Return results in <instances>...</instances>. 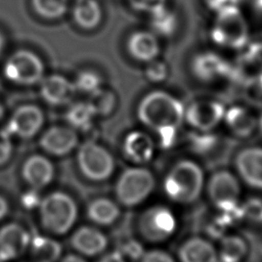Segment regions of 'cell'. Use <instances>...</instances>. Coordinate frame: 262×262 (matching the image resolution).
I'll use <instances>...</instances> for the list:
<instances>
[{
	"label": "cell",
	"instance_id": "37",
	"mask_svg": "<svg viewBox=\"0 0 262 262\" xmlns=\"http://www.w3.org/2000/svg\"><path fill=\"white\" fill-rule=\"evenodd\" d=\"M139 262H176L174 257L165 250L151 249L142 253Z\"/></svg>",
	"mask_w": 262,
	"mask_h": 262
},
{
	"label": "cell",
	"instance_id": "8",
	"mask_svg": "<svg viewBox=\"0 0 262 262\" xmlns=\"http://www.w3.org/2000/svg\"><path fill=\"white\" fill-rule=\"evenodd\" d=\"M4 78L19 86L39 84L45 76L42 58L32 50L18 49L12 52L3 64Z\"/></svg>",
	"mask_w": 262,
	"mask_h": 262
},
{
	"label": "cell",
	"instance_id": "22",
	"mask_svg": "<svg viewBox=\"0 0 262 262\" xmlns=\"http://www.w3.org/2000/svg\"><path fill=\"white\" fill-rule=\"evenodd\" d=\"M127 50L134 59L148 62L158 57L160 53V43L154 33L137 31L129 36L127 40Z\"/></svg>",
	"mask_w": 262,
	"mask_h": 262
},
{
	"label": "cell",
	"instance_id": "17",
	"mask_svg": "<svg viewBox=\"0 0 262 262\" xmlns=\"http://www.w3.org/2000/svg\"><path fill=\"white\" fill-rule=\"evenodd\" d=\"M155 141L141 130L130 131L123 139L122 150L125 158L137 166H143L155 156Z\"/></svg>",
	"mask_w": 262,
	"mask_h": 262
},
{
	"label": "cell",
	"instance_id": "28",
	"mask_svg": "<svg viewBox=\"0 0 262 262\" xmlns=\"http://www.w3.org/2000/svg\"><path fill=\"white\" fill-rule=\"evenodd\" d=\"M35 12L46 19L62 17L69 9V0H32Z\"/></svg>",
	"mask_w": 262,
	"mask_h": 262
},
{
	"label": "cell",
	"instance_id": "36",
	"mask_svg": "<svg viewBox=\"0 0 262 262\" xmlns=\"http://www.w3.org/2000/svg\"><path fill=\"white\" fill-rule=\"evenodd\" d=\"M11 136L6 129L0 130V167L6 165L12 157L13 143Z\"/></svg>",
	"mask_w": 262,
	"mask_h": 262
},
{
	"label": "cell",
	"instance_id": "35",
	"mask_svg": "<svg viewBox=\"0 0 262 262\" xmlns=\"http://www.w3.org/2000/svg\"><path fill=\"white\" fill-rule=\"evenodd\" d=\"M128 2L135 10L152 14L166 7L167 0H128Z\"/></svg>",
	"mask_w": 262,
	"mask_h": 262
},
{
	"label": "cell",
	"instance_id": "47",
	"mask_svg": "<svg viewBox=\"0 0 262 262\" xmlns=\"http://www.w3.org/2000/svg\"><path fill=\"white\" fill-rule=\"evenodd\" d=\"M0 262H1V261H0Z\"/></svg>",
	"mask_w": 262,
	"mask_h": 262
},
{
	"label": "cell",
	"instance_id": "33",
	"mask_svg": "<svg viewBox=\"0 0 262 262\" xmlns=\"http://www.w3.org/2000/svg\"><path fill=\"white\" fill-rule=\"evenodd\" d=\"M245 97L254 105H262V73L247 79Z\"/></svg>",
	"mask_w": 262,
	"mask_h": 262
},
{
	"label": "cell",
	"instance_id": "43",
	"mask_svg": "<svg viewBox=\"0 0 262 262\" xmlns=\"http://www.w3.org/2000/svg\"><path fill=\"white\" fill-rule=\"evenodd\" d=\"M4 48H5V37L4 35L0 32V57L4 51Z\"/></svg>",
	"mask_w": 262,
	"mask_h": 262
},
{
	"label": "cell",
	"instance_id": "46",
	"mask_svg": "<svg viewBox=\"0 0 262 262\" xmlns=\"http://www.w3.org/2000/svg\"><path fill=\"white\" fill-rule=\"evenodd\" d=\"M217 262H220V261H218V260H217Z\"/></svg>",
	"mask_w": 262,
	"mask_h": 262
},
{
	"label": "cell",
	"instance_id": "32",
	"mask_svg": "<svg viewBox=\"0 0 262 262\" xmlns=\"http://www.w3.org/2000/svg\"><path fill=\"white\" fill-rule=\"evenodd\" d=\"M217 144V137L211 131H195L191 136V147L196 154L206 155L212 151Z\"/></svg>",
	"mask_w": 262,
	"mask_h": 262
},
{
	"label": "cell",
	"instance_id": "10",
	"mask_svg": "<svg viewBox=\"0 0 262 262\" xmlns=\"http://www.w3.org/2000/svg\"><path fill=\"white\" fill-rule=\"evenodd\" d=\"M45 122L43 110L34 103L16 107L9 117L6 130L18 138L29 139L37 135Z\"/></svg>",
	"mask_w": 262,
	"mask_h": 262
},
{
	"label": "cell",
	"instance_id": "24",
	"mask_svg": "<svg viewBox=\"0 0 262 262\" xmlns=\"http://www.w3.org/2000/svg\"><path fill=\"white\" fill-rule=\"evenodd\" d=\"M72 14L76 25L87 31L95 29L102 19V9L97 0H76Z\"/></svg>",
	"mask_w": 262,
	"mask_h": 262
},
{
	"label": "cell",
	"instance_id": "15",
	"mask_svg": "<svg viewBox=\"0 0 262 262\" xmlns=\"http://www.w3.org/2000/svg\"><path fill=\"white\" fill-rule=\"evenodd\" d=\"M31 243L27 228L18 222H8L0 227V261H10L20 257Z\"/></svg>",
	"mask_w": 262,
	"mask_h": 262
},
{
	"label": "cell",
	"instance_id": "14",
	"mask_svg": "<svg viewBox=\"0 0 262 262\" xmlns=\"http://www.w3.org/2000/svg\"><path fill=\"white\" fill-rule=\"evenodd\" d=\"M39 145L47 155L64 157L77 148L79 136L70 126H52L41 135Z\"/></svg>",
	"mask_w": 262,
	"mask_h": 262
},
{
	"label": "cell",
	"instance_id": "2",
	"mask_svg": "<svg viewBox=\"0 0 262 262\" xmlns=\"http://www.w3.org/2000/svg\"><path fill=\"white\" fill-rule=\"evenodd\" d=\"M204 185L203 168L194 161L180 160L166 173L163 190L171 202L189 205L201 198Z\"/></svg>",
	"mask_w": 262,
	"mask_h": 262
},
{
	"label": "cell",
	"instance_id": "42",
	"mask_svg": "<svg viewBox=\"0 0 262 262\" xmlns=\"http://www.w3.org/2000/svg\"><path fill=\"white\" fill-rule=\"evenodd\" d=\"M59 262H87V261L82 256L72 253L63 256Z\"/></svg>",
	"mask_w": 262,
	"mask_h": 262
},
{
	"label": "cell",
	"instance_id": "34",
	"mask_svg": "<svg viewBox=\"0 0 262 262\" xmlns=\"http://www.w3.org/2000/svg\"><path fill=\"white\" fill-rule=\"evenodd\" d=\"M144 74L149 82L160 83L166 80L168 76V67L164 61L158 60L156 58L146 62Z\"/></svg>",
	"mask_w": 262,
	"mask_h": 262
},
{
	"label": "cell",
	"instance_id": "5",
	"mask_svg": "<svg viewBox=\"0 0 262 262\" xmlns=\"http://www.w3.org/2000/svg\"><path fill=\"white\" fill-rule=\"evenodd\" d=\"M76 166L83 179L101 184L113 176L116 162L106 147L94 140H86L77 149Z\"/></svg>",
	"mask_w": 262,
	"mask_h": 262
},
{
	"label": "cell",
	"instance_id": "26",
	"mask_svg": "<svg viewBox=\"0 0 262 262\" xmlns=\"http://www.w3.org/2000/svg\"><path fill=\"white\" fill-rule=\"evenodd\" d=\"M249 253V244L238 234L222 235L217 250L220 262H243Z\"/></svg>",
	"mask_w": 262,
	"mask_h": 262
},
{
	"label": "cell",
	"instance_id": "27",
	"mask_svg": "<svg viewBox=\"0 0 262 262\" xmlns=\"http://www.w3.org/2000/svg\"><path fill=\"white\" fill-rule=\"evenodd\" d=\"M96 114L89 101H78L69 107L66 114L67 122L70 127L77 130H88Z\"/></svg>",
	"mask_w": 262,
	"mask_h": 262
},
{
	"label": "cell",
	"instance_id": "39",
	"mask_svg": "<svg viewBox=\"0 0 262 262\" xmlns=\"http://www.w3.org/2000/svg\"><path fill=\"white\" fill-rule=\"evenodd\" d=\"M206 6L214 11L215 13H218L224 9L238 6L239 0H204Z\"/></svg>",
	"mask_w": 262,
	"mask_h": 262
},
{
	"label": "cell",
	"instance_id": "12",
	"mask_svg": "<svg viewBox=\"0 0 262 262\" xmlns=\"http://www.w3.org/2000/svg\"><path fill=\"white\" fill-rule=\"evenodd\" d=\"M20 178L29 188L39 190L52 183L55 178V167L46 156L33 154L23 162Z\"/></svg>",
	"mask_w": 262,
	"mask_h": 262
},
{
	"label": "cell",
	"instance_id": "1",
	"mask_svg": "<svg viewBox=\"0 0 262 262\" xmlns=\"http://www.w3.org/2000/svg\"><path fill=\"white\" fill-rule=\"evenodd\" d=\"M185 107L174 95L154 90L138 102L137 118L147 128L156 131L162 146H171L177 136L178 128L184 121Z\"/></svg>",
	"mask_w": 262,
	"mask_h": 262
},
{
	"label": "cell",
	"instance_id": "4",
	"mask_svg": "<svg viewBox=\"0 0 262 262\" xmlns=\"http://www.w3.org/2000/svg\"><path fill=\"white\" fill-rule=\"evenodd\" d=\"M155 187L154 173L144 166L134 165L126 168L117 177L114 194L120 206L131 209L145 202Z\"/></svg>",
	"mask_w": 262,
	"mask_h": 262
},
{
	"label": "cell",
	"instance_id": "29",
	"mask_svg": "<svg viewBox=\"0 0 262 262\" xmlns=\"http://www.w3.org/2000/svg\"><path fill=\"white\" fill-rule=\"evenodd\" d=\"M150 26L156 33L162 36H172L177 29L176 14L167 7H164L150 14Z\"/></svg>",
	"mask_w": 262,
	"mask_h": 262
},
{
	"label": "cell",
	"instance_id": "23",
	"mask_svg": "<svg viewBox=\"0 0 262 262\" xmlns=\"http://www.w3.org/2000/svg\"><path fill=\"white\" fill-rule=\"evenodd\" d=\"M223 120L228 129L237 137H249L258 127V119L242 105L225 110Z\"/></svg>",
	"mask_w": 262,
	"mask_h": 262
},
{
	"label": "cell",
	"instance_id": "45",
	"mask_svg": "<svg viewBox=\"0 0 262 262\" xmlns=\"http://www.w3.org/2000/svg\"><path fill=\"white\" fill-rule=\"evenodd\" d=\"M258 126L260 127V129H262V116H261V118L258 120Z\"/></svg>",
	"mask_w": 262,
	"mask_h": 262
},
{
	"label": "cell",
	"instance_id": "25",
	"mask_svg": "<svg viewBox=\"0 0 262 262\" xmlns=\"http://www.w3.org/2000/svg\"><path fill=\"white\" fill-rule=\"evenodd\" d=\"M32 262H57L62 253L60 243L50 236L36 234L30 243Z\"/></svg>",
	"mask_w": 262,
	"mask_h": 262
},
{
	"label": "cell",
	"instance_id": "7",
	"mask_svg": "<svg viewBox=\"0 0 262 262\" xmlns=\"http://www.w3.org/2000/svg\"><path fill=\"white\" fill-rule=\"evenodd\" d=\"M249 26L238 6L216 13L211 28V39L220 47L244 48L249 41Z\"/></svg>",
	"mask_w": 262,
	"mask_h": 262
},
{
	"label": "cell",
	"instance_id": "38",
	"mask_svg": "<svg viewBox=\"0 0 262 262\" xmlns=\"http://www.w3.org/2000/svg\"><path fill=\"white\" fill-rule=\"evenodd\" d=\"M41 198L38 193V190L29 188L25 192L21 193L20 196V204L25 210L32 211L34 209H37L39 204H40Z\"/></svg>",
	"mask_w": 262,
	"mask_h": 262
},
{
	"label": "cell",
	"instance_id": "30",
	"mask_svg": "<svg viewBox=\"0 0 262 262\" xmlns=\"http://www.w3.org/2000/svg\"><path fill=\"white\" fill-rule=\"evenodd\" d=\"M88 101L92 105L96 116H107L115 110L117 98L113 91L100 87L90 94Z\"/></svg>",
	"mask_w": 262,
	"mask_h": 262
},
{
	"label": "cell",
	"instance_id": "44",
	"mask_svg": "<svg viewBox=\"0 0 262 262\" xmlns=\"http://www.w3.org/2000/svg\"><path fill=\"white\" fill-rule=\"evenodd\" d=\"M254 6L259 12L262 13V0H254Z\"/></svg>",
	"mask_w": 262,
	"mask_h": 262
},
{
	"label": "cell",
	"instance_id": "11",
	"mask_svg": "<svg viewBox=\"0 0 262 262\" xmlns=\"http://www.w3.org/2000/svg\"><path fill=\"white\" fill-rule=\"evenodd\" d=\"M224 105L216 100H198L184 111V120L195 131H212L223 120Z\"/></svg>",
	"mask_w": 262,
	"mask_h": 262
},
{
	"label": "cell",
	"instance_id": "6",
	"mask_svg": "<svg viewBox=\"0 0 262 262\" xmlns=\"http://www.w3.org/2000/svg\"><path fill=\"white\" fill-rule=\"evenodd\" d=\"M138 236L148 244H161L173 236L177 229L174 212L165 205H154L141 211L135 221Z\"/></svg>",
	"mask_w": 262,
	"mask_h": 262
},
{
	"label": "cell",
	"instance_id": "16",
	"mask_svg": "<svg viewBox=\"0 0 262 262\" xmlns=\"http://www.w3.org/2000/svg\"><path fill=\"white\" fill-rule=\"evenodd\" d=\"M69 243L74 251L85 257L101 255L108 247L106 234L96 226L91 225L78 227L72 233Z\"/></svg>",
	"mask_w": 262,
	"mask_h": 262
},
{
	"label": "cell",
	"instance_id": "18",
	"mask_svg": "<svg viewBox=\"0 0 262 262\" xmlns=\"http://www.w3.org/2000/svg\"><path fill=\"white\" fill-rule=\"evenodd\" d=\"M39 85L41 97L44 101L52 105L69 103L77 92L73 81L59 74L44 76Z\"/></svg>",
	"mask_w": 262,
	"mask_h": 262
},
{
	"label": "cell",
	"instance_id": "21",
	"mask_svg": "<svg viewBox=\"0 0 262 262\" xmlns=\"http://www.w3.org/2000/svg\"><path fill=\"white\" fill-rule=\"evenodd\" d=\"M121 206L116 200L107 196H96L90 200L86 207L87 219L96 226L108 227L121 217Z\"/></svg>",
	"mask_w": 262,
	"mask_h": 262
},
{
	"label": "cell",
	"instance_id": "19",
	"mask_svg": "<svg viewBox=\"0 0 262 262\" xmlns=\"http://www.w3.org/2000/svg\"><path fill=\"white\" fill-rule=\"evenodd\" d=\"M191 69L195 77L205 82L225 78L233 71L227 60L212 51L198 54L192 60Z\"/></svg>",
	"mask_w": 262,
	"mask_h": 262
},
{
	"label": "cell",
	"instance_id": "9",
	"mask_svg": "<svg viewBox=\"0 0 262 262\" xmlns=\"http://www.w3.org/2000/svg\"><path fill=\"white\" fill-rule=\"evenodd\" d=\"M207 195L220 212H232L239 208L241 183L230 171L220 169L210 176L207 182Z\"/></svg>",
	"mask_w": 262,
	"mask_h": 262
},
{
	"label": "cell",
	"instance_id": "3",
	"mask_svg": "<svg viewBox=\"0 0 262 262\" xmlns=\"http://www.w3.org/2000/svg\"><path fill=\"white\" fill-rule=\"evenodd\" d=\"M37 209L41 227L53 235L67 234L79 216V207L74 196L59 189L41 198Z\"/></svg>",
	"mask_w": 262,
	"mask_h": 262
},
{
	"label": "cell",
	"instance_id": "40",
	"mask_svg": "<svg viewBox=\"0 0 262 262\" xmlns=\"http://www.w3.org/2000/svg\"><path fill=\"white\" fill-rule=\"evenodd\" d=\"M97 262H127V258L118 250L105 253Z\"/></svg>",
	"mask_w": 262,
	"mask_h": 262
},
{
	"label": "cell",
	"instance_id": "20",
	"mask_svg": "<svg viewBox=\"0 0 262 262\" xmlns=\"http://www.w3.org/2000/svg\"><path fill=\"white\" fill-rule=\"evenodd\" d=\"M179 262H217V249L207 238L199 235L187 237L177 250Z\"/></svg>",
	"mask_w": 262,
	"mask_h": 262
},
{
	"label": "cell",
	"instance_id": "41",
	"mask_svg": "<svg viewBox=\"0 0 262 262\" xmlns=\"http://www.w3.org/2000/svg\"><path fill=\"white\" fill-rule=\"evenodd\" d=\"M10 213V204L8 200L0 193V221L8 216Z\"/></svg>",
	"mask_w": 262,
	"mask_h": 262
},
{
	"label": "cell",
	"instance_id": "31",
	"mask_svg": "<svg viewBox=\"0 0 262 262\" xmlns=\"http://www.w3.org/2000/svg\"><path fill=\"white\" fill-rule=\"evenodd\" d=\"M73 83L76 91L90 95L101 87V78L92 70H82L77 74Z\"/></svg>",
	"mask_w": 262,
	"mask_h": 262
},
{
	"label": "cell",
	"instance_id": "13",
	"mask_svg": "<svg viewBox=\"0 0 262 262\" xmlns=\"http://www.w3.org/2000/svg\"><path fill=\"white\" fill-rule=\"evenodd\" d=\"M234 167L247 186L262 190V147L248 146L241 149L234 159Z\"/></svg>",
	"mask_w": 262,
	"mask_h": 262
}]
</instances>
